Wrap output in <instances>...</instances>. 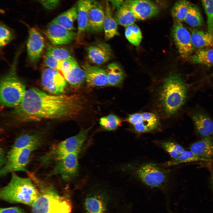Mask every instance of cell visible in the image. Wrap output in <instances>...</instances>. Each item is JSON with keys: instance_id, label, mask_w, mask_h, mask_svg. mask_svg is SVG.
Here are the masks:
<instances>
[{"instance_id": "obj_7", "label": "cell", "mask_w": 213, "mask_h": 213, "mask_svg": "<svg viewBox=\"0 0 213 213\" xmlns=\"http://www.w3.org/2000/svg\"><path fill=\"white\" fill-rule=\"evenodd\" d=\"M91 128L83 129L76 135L61 142L52 149L49 154L56 160L68 154H78Z\"/></svg>"}, {"instance_id": "obj_31", "label": "cell", "mask_w": 213, "mask_h": 213, "mask_svg": "<svg viewBox=\"0 0 213 213\" xmlns=\"http://www.w3.org/2000/svg\"><path fill=\"white\" fill-rule=\"evenodd\" d=\"M191 62L195 64L213 66V49L206 48L199 49L191 57Z\"/></svg>"}, {"instance_id": "obj_24", "label": "cell", "mask_w": 213, "mask_h": 213, "mask_svg": "<svg viewBox=\"0 0 213 213\" xmlns=\"http://www.w3.org/2000/svg\"><path fill=\"white\" fill-rule=\"evenodd\" d=\"M63 75L66 80L75 89L78 88L85 80V72L78 63Z\"/></svg>"}, {"instance_id": "obj_19", "label": "cell", "mask_w": 213, "mask_h": 213, "mask_svg": "<svg viewBox=\"0 0 213 213\" xmlns=\"http://www.w3.org/2000/svg\"><path fill=\"white\" fill-rule=\"evenodd\" d=\"M191 117L197 133L204 137L213 134V121L206 114L199 112L193 113Z\"/></svg>"}, {"instance_id": "obj_15", "label": "cell", "mask_w": 213, "mask_h": 213, "mask_svg": "<svg viewBox=\"0 0 213 213\" xmlns=\"http://www.w3.org/2000/svg\"><path fill=\"white\" fill-rule=\"evenodd\" d=\"M105 12L102 5L96 0H91L88 13L87 31L99 33L103 30Z\"/></svg>"}, {"instance_id": "obj_13", "label": "cell", "mask_w": 213, "mask_h": 213, "mask_svg": "<svg viewBox=\"0 0 213 213\" xmlns=\"http://www.w3.org/2000/svg\"><path fill=\"white\" fill-rule=\"evenodd\" d=\"M46 36L54 44H66L75 39L76 33L56 23L51 21L44 30Z\"/></svg>"}, {"instance_id": "obj_41", "label": "cell", "mask_w": 213, "mask_h": 213, "mask_svg": "<svg viewBox=\"0 0 213 213\" xmlns=\"http://www.w3.org/2000/svg\"><path fill=\"white\" fill-rule=\"evenodd\" d=\"M77 63L74 58L62 61L60 71L63 75L69 71Z\"/></svg>"}, {"instance_id": "obj_22", "label": "cell", "mask_w": 213, "mask_h": 213, "mask_svg": "<svg viewBox=\"0 0 213 213\" xmlns=\"http://www.w3.org/2000/svg\"><path fill=\"white\" fill-rule=\"evenodd\" d=\"M191 41L194 48L213 46V34L196 28L191 29Z\"/></svg>"}, {"instance_id": "obj_38", "label": "cell", "mask_w": 213, "mask_h": 213, "mask_svg": "<svg viewBox=\"0 0 213 213\" xmlns=\"http://www.w3.org/2000/svg\"><path fill=\"white\" fill-rule=\"evenodd\" d=\"M207 18L208 32L213 34V0H201Z\"/></svg>"}, {"instance_id": "obj_33", "label": "cell", "mask_w": 213, "mask_h": 213, "mask_svg": "<svg viewBox=\"0 0 213 213\" xmlns=\"http://www.w3.org/2000/svg\"><path fill=\"white\" fill-rule=\"evenodd\" d=\"M85 207L88 213H105V211L104 203L95 196L88 197L86 199Z\"/></svg>"}, {"instance_id": "obj_21", "label": "cell", "mask_w": 213, "mask_h": 213, "mask_svg": "<svg viewBox=\"0 0 213 213\" xmlns=\"http://www.w3.org/2000/svg\"><path fill=\"white\" fill-rule=\"evenodd\" d=\"M105 7L103 29L104 31L105 38L107 41L115 36L119 35V33L117 30V23L112 15V8L107 1Z\"/></svg>"}, {"instance_id": "obj_40", "label": "cell", "mask_w": 213, "mask_h": 213, "mask_svg": "<svg viewBox=\"0 0 213 213\" xmlns=\"http://www.w3.org/2000/svg\"><path fill=\"white\" fill-rule=\"evenodd\" d=\"M62 61L59 60L46 52L44 58L45 65L49 68L60 70Z\"/></svg>"}, {"instance_id": "obj_30", "label": "cell", "mask_w": 213, "mask_h": 213, "mask_svg": "<svg viewBox=\"0 0 213 213\" xmlns=\"http://www.w3.org/2000/svg\"><path fill=\"white\" fill-rule=\"evenodd\" d=\"M191 3L186 0H178L173 6L171 14L174 22L184 21Z\"/></svg>"}, {"instance_id": "obj_36", "label": "cell", "mask_w": 213, "mask_h": 213, "mask_svg": "<svg viewBox=\"0 0 213 213\" xmlns=\"http://www.w3.org/2000/svg\"><path fill=\"white\" fill-rule=\"evenodd\" d=\"M46 52L61 61L74 58L67 49L62 47L49 45L47 48Z\"/></svg>"}, {"instance_id": "obj_35", "label": "cell", "mask_w": 213, "mask_h": 213, "mask_svg": "<svg viewBox=\"0 0 213 213\" xmlns=\"http://www.w3.org/2000/svg\"><path fill=\"white\" fill-rule=\"evenodd\" d=\"M121 120L117 116L111 114L101 117L99 124L104 129L108 130H114L121 125Z\"/></svg>"}, {"instance_id": "obj_32", "label": "cell", "mask_w": 213, "mask_h": 213, "mask_svg": "<svg viewBox=\"0 0 213 213\" xmlns=\"http://www.w3.org/2000/svg\"><path fill=\"white\" fill-rule=\"evenodd\" d=\"M184 21L188 24L193 27L202 26L203 20L199 8L191 4Z\"/></svg>"}, {"instance_id": "obj_11", "label": "cell", "mask_w": 213, "mask_h": 213, "mask_svg": "<svg viewBox=\"0 0 213 213\" xmlns=\"http://www.w3.org/2000/svg\"><path fill=\"white\" fill-rule=\"evenodd\" d=\"M127 121L133 126L135 131L139 133L155 130L159 124L157 116L149 112L135 113L130 115Z\"/></svg>"}, {"instance_id": "obj_3", "label": "cell", "mask_w": 213, "mask_h": 213, "mask_svg": "<svg viewBox=\"0 0 213 213\" xmlns=\"http://www.w3.org/2000/svg\"><path fill=\"white\" fill-rule=\"evenodd\" d=\"M187 87L182 78L176 74L170 75L165 80L159 92L160 103L166 113H176L184 104Z\"/></svg>"}, {"instance_id": "obj_45", "label": "cell", "mask_w": 213, "mask_h": 213, "mask_svg": "<svg viewBox=\"0 0 213 213\" xmlns=\"http://www.w3.org/2000/svg\"><path fill=\"white\" fill-rule=\"evenodd\" d=\"M212 183L213 185V175H212Z\"/></svg>"}, {"instance_id": "obj_23", "label": "cell", "mask_w": 213, "mask_h": 213, "mask_svg": "<svg viewBox=\"0 0 213 213\" xmlns=\"http://www.w3.org/2000/svg\"><path fill=\"white\" fill-rule=\"evenodd\" d=\"M90 1L91 0H78L77 4L78 36L87 30L88 10Z\"/></svg>"}, {"instance_id": "obj_10", "label": "cell", "mask_w": 213, "mask_h": 213, "mask_svg": "<svg viewBox=\"0 0 213 213\" xmlns=\"http://www.w3.org/2000/svg\"><path fill=\"white\" fill-rule=\"evenodd\" d=\"M58 71L48 67L44 69L42 74L43 87L52 94H62L66 88V80Z\"/></svg>"}, {"instance_id": "obj_5", "label": "cell", "mask_w": 213, "mask_h": 213, "mask_svg": "<svg viewBox=\"0 0 213 213\" xmlns=\"http://www.w3.org/2000/svg\"><path fill=\"white\" fill-rule=\"evenodd\" d=\"M39 184V194L31 206L32 213H70V206L65 198L51 186Z\"/></svg>"}, {"instance_id": "obj_9", "label": "cell", "mask_w": 213, "mask_h": 213, "mask_svg": "<svg viewBox=\"0 0 213 213\" xmlns=\"http://www.w3.org/2000/svg\"><path fill=\"white\" fill-rule=\"evenodd\" d=\"M172 36L181 57L186 59L192 53L194 48L191 35L181 22H174L172 30Z\"/></svg>"}, {"instance_id": "obj_8", "label": "cell", "mask_w": 213, "mask_h": 213, "mask_svg": "<svg viewBox=\"0 0 213 213\" xmlns=\"http://www.w3.org/2000/svg\"><path fill=\"white\" fill-rule=\"evenodd\" d=\"M38 146H30L19 150L9 151L5 165L0 170V175L15 171H25L32 152Z\"/></svg>"}, {"instance_id": "obj_25", "label": "cell", "mask_w": 213, "mask_h": 213, "mask_svg": "<svg viewBox=\"0 0 213 213\" xmlns=\"http://www.w3.org/2000/svg\"><path fill=\"white\" fill-rule=\"evenodd\" d=\"M114 18L117 24L125 27L137 20L125 1L117 9Z\"/></svg>"}, {"instance_id": "obj_43", "label": "cell", "mask_w": 213, "mask_h": 213, "mask_svg": "<svg viewBox=\"0 0 213 213\" xmlns=\"http://www.w3.org/2000/svg\"><path fill=\"white\" fill-rule=\"evenodd\" d=\"M0 213H27L23 209L17 206L1 208Z\"/></svg>"}, {"instance_id": "obj_29", "label": "cell", "mask_w": 213, "mask_h": 213, "mask_svg": "<svg viewBox=\"0 0 213 213\" xmlns=\"http://www.w3.org/2000/svg\"><path fill=\"white\" fill-rule=\"evenodd\" d=\"M40 142L39 137L36 135H23L17 138L10 151H16L31 146H38Z\"/></svg>"}, {"instance_id": "obj_28", "label": "cell", "mask_w": 213, "mask_h": 213, "mask_svg": "<svg viewBox=\"0 0 213 213\" xmlns=\"http://www.w3.org/2000/svg\"><path fill=\"white\" fill-rule=\"evenodd\" d=\"M108 85L116 86L122 82L125 77L123 71L117 63L112 62L107 66L106 70Z\"/></svg>"}, {"instance_id": "obj_2", "label": "cell", "mask_w": 213, "mask_h": 213, "mask_svg": "<svg viewBox=\"0 0 213 213\" xmlns=\"http://www.w3.org/2000/svg\"><path fill=\"white\" fill-rule=\"evenodd\" d=\"M39 194V191L32 180L12 172L9 183L0 191L2 200L11 203H21L31 206Z\"/></svg>"}, {"instance_id": "obj_27", "label": "cell", "mask_w": 213, "mask_h": 213, "mask_svg": "<svg viewBox=\"0 0 213 213\" xmlns=\"http://www.w3.org/2000/svg\"><path fill=\"white\" fill-rule=\"evenodd\" d=\"M77 4L59 15L52 20L65 28L71 30L75 29L74 22L77 19Z\"/></svg>"}, {"instance_id": "obj_20", "label": "cell", "mask_w": 213, "mask_h": 213, "mask_svg": "<svg viewBox=\"0 0 213 213\" xmlns=\"http://www.w3.org/2000/svg\"><path fill=\"white\" fill-rule=\"evenodd\" d=\"M190 151L197 156L206 159L213 156V138L209 136L193 143L190 147Z\"/></svg>"}, {"instance_id": "obj_16", "label": "cell", "mask_w": 213, "mask_h": 213, "mask_svg": "<svg viewBox=\"0 0 213 213\" xmlns=\"http://www.w3.org/2000/svg\"><path fill=\"white\" fill-rule=\"evenodd\" d=\"M86 50L89 60L91 62L99 65L107 62L112 54L110 46L101 42L90 45L87 47Z\"/></svg>"}, {"instance_id": "obj_44", "label": "cell", "mask_w": 213, "mask_h": 213, "mask_svg": "<svg viewBox=\"0 0 213 213\" xmlns=\"http://www.w3.org/2000/svg\"><path fill=\"white\" fill-rule=\"evenodd\" d=\"M126 0H106L111 7L114 9H117Z\"/></svg>"}, {"instance_id": "obj_26", "label": "cell", "mask_w": 213, "mask_h": 213, "mask_svg": "<svg viewBox=\"0 0 213 213\" xmlns=\"http://www.w3.org/2000/svg\"><path fill=\"white\" fill-rule=\"evenodd\" d=\"M213 161L211 159H206L201 157L190 151L184 150L178 157L172 158L162 164V166L166 167L180 164L197 161Z\"/></svg>"}, {"instance_id": "obj_18", "label": "cell", "mask_w": 213, "mask_h": 213, "mask_svg": "<svg viewBox=\"0 0 213 213\" xmlns=\"http://www.w3.org/2000/svg\"><path fill=\"white\" fill-rule=\"evenodd\" d=\"M82 67L85 72V80L88 86H102L108 85L106 71L87 63L84 64Z\"/></svg>"}, {"instance_id": "obj_17", "label": "cell", "mask_w": 213, "mask_h": 213, "mask_svg": "<svg viewBox=\"0 0 213 213\" xmlns=\"http://www.w3.org/2000/svg\"><path fill=\"white\" fill-rule=\"evenodd\" d=\"M44 46V39L41 34L34 28L30 29L27 49L28 57L31 61L35 62L39 59Z\"/></svg>"}, {"instance_id": "obj_6", "label": "cell", "mask_w": 213, "mask_h": 213, "mask_svg": "<svg viewBox=\"0 0 213 213\" xmlns=\"http://www.w3.org/2000/svg\"><path fill=\"white\" fill-rule=\"evenodd\" d=\"M132 168L134 177L151 188H161L168 182V173L156 164L145 163Z\"/></svg>"}, {"instance_id": "obj_12", "label": "cell", "mask_w": 213, "mask_h": 213, "mask_svg": "<svg viewBox=\"0 0 213 213\" xmlns=\"http://www.w3.org/2000/svg\"><path fill=\"white\" fill-rule=\"evenodd\" d=\"M78 154H70L56 159V165L52 173L59 174L66 179L75 177L78 172Z\"/></svg>"}, {"instance_id": "obj_14", "label": "cell", "mask_w": 213, "mask_h": 213, "mask_svg": "<svg viewBox=\"0 0 213 213\" xmlns=\"http://www.w3.org/2000/svg\"><path fill=\"white\" fill-rule=\"evenodd\" d=\"M125 2L137 20L150 18L159 12L156 5L150 0H126Z\"/></svg>"}, {"instance_id": "obj_34", "label": "cell", "mask_w": 213, "mask_h": 213, "mask_svg": "<svg viewBox=\"0 0 213 213\" xmlns=\"http://www.w3.org/2000/svg\"><path fill=\"white\" fill-rule=\"evenodd\" d=\"M125 35L128 40L135 46H138L141 41L142 36L140 30L134 23L125 27Z\"/></svg>"}, {"instance_id": "obj_37", "label": "cell", "mask_w": 213, "mask_h": 213, "mask_svg": "<svg viewBox=\"0 0 213 213\" xmlns=\"http://www.w3.org/2000/svg\"><path fill=\"white\" fill-rule=\"evenodd\" d=\"M159 145L167 152L172 158L177 157L184 151L180 145L171 141L160 142Z\"/></svg>"}, {"instance_id": "obj_39", "label": "cell", "mask_w": 213, "mask_h": 213, "mask_svg": "<svg viewBox=\"0 0 213 213\" xmlns=\"http://www.w3.org/2000/svg\"><path fill=\"white\" fill-rule=\"evenodd\" d=\"M13 38L11 31L7 27L1 25L0 27V46L3 47L9 43Z\"/></svg>"}, {"instance_id": "obj_42", "label": "cell", "mask_w": 213, "mask_h": 213, "mask_svg": "<svg viewBox=\"0 0 213 213\" xmlns=\"http://www.w3.org/2000/svg\"><path fill=\"white\" fill-rule=\"evenodd\" d=\"M60 0H37L45 8L49 9L55 8L59 4Z\"/></svg>"}, {"instance_id": "obj_4", "label": "cell", "mask_w": 213, "mask_h": 213, "mask_svg": "<svg viewBox=\"0 0 213 213\" xmlns=\"http://www.w3.org/2000/svg\"><path fill=\"white\" fill-rule=\"evenodd\" d=\"M16 59L9 71L0 80V104L4 107L15 108L21 103L26 91L23 82L17 75Z\"/></svg>"}, {"instance_id": "obj_1", "label": "cell", "mask_w": 213, "mask_h": 213, "mask_svg": "<svg viewBox=\"0 0 213 213\" xmlns=\"http://www.w3.org/2000/svg\"><path fill=\"white\" fill-rule=\"evenodd\" d=\"M84 105L78 95H51L31 88L26 90L14 113L17 119L22 121L72 118L80 113Z\"/></svg>"}]
</instances>
